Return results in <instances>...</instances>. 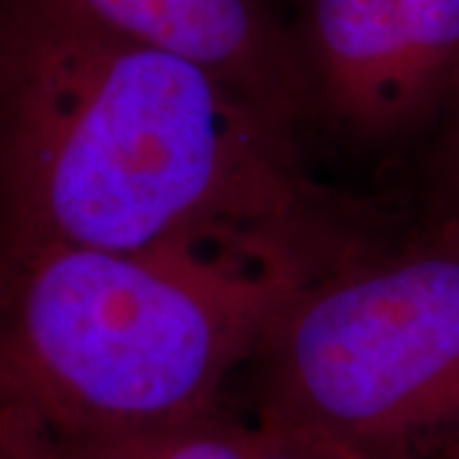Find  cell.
Instances as JSON below:
<instances>
[{
    "label": "cell",
    "mask_w": 459,
    "mask_h": 459,
    "mask_svg": "<svg viewBox=\"0 0 459 459\" xmlns=\"http://www.w3.org/2000/svg\"><path fill=\"white\" fill-rule=\"evenodd\" d=\"M0 246L362 255L296 135L65 0H0Z\"/></svg>",
    "instance_id": "obj_1"
},
{
    "label": "cell",
    "mask_w": 459,
    "mask_h": 459,
    "mask_svg": "<svg viewBox=\"0 0 459 459\" xmlns=\"http://www.w3.org/2000/svg\"><path fill=\"white\" fill-rule=\"evenodd\" d=\"M312 263L0 246V421L47 442L212 413Z\"/></svg>",
    "instance_id": "obj_2"
},
{
    "label": "cell",
    "mask_w": 459,
    "mask_h": 459,
    "mask_svg": "<svg viewBox=\"0 0 459 459\" xmlns=\"http://www.w3.org/2000/svg\"><path fill=\"white\" fill-rule=\"evenodd\" d=\"M261 424L365 459L459 429V225L296 289L263 334Z\"/></svg>",
    "instance_id": "obj_3"
},
{
    "label": "cell",
    "mask_w": 459,
    "mask_h": 459,
    "mask_svg": "<svg viewBox=\"0 0 459 459\" xmlns=\"http://www.w3.org/2000/svg\"><path fill=\"white\" fill-rule=\"evenodd\" d=\"M98 26L181 56L255 105L281 128L314 113L294 31L268 0H65Z\"/></svg>",
    "instance_id": "obj_4"
},
{
    "label": "cell",
    "mask_w": 459,
    "mask_h": 459,
    "mask_svg": "<svg viewBox=\"0 0 459 459\" xmlns=\"http://www.w3.org/2000/svg\"><path fill=\"white\" fill-rule=\"evenodd\" d=\"M296 49L314 110L380 135L424 113L395 0H299Z\"/></svg>",
    "instance_id": "obj_5"
},
{
    "label": "cell",
    "mask_w": 459,
    "mask_h": 459,
    "mask_svg": "<svg viewBox=\"0 0 459 459\" xmlns=\"http://www.w3.org/2000/svg\"><path fill=\"white\" fill-rule=\"evenodd\" d=\"M41 442L49 459H253L258 427H243L212 411L164 427Z\"/></svg>",
    "instance_id": "obj_6"
},
{
    "label": "cell",
    "mask_w": 459,
    "mask_h": 459,
    "mask_svg": "<svg viewBox=\"0 0 459 459\" xmlns=\"http://www.w3.org/2000/svg\"><path fill=\"white\" fill-rule=\"evenodd\" d=\"M424 110L459 80V0H395Z\"/></svg>",
    "instance_id": "obj_7"
},
{
    "label": "cell",
    "mask_w": 459,
    "mask_h": 459,
    "mask_svg": "<svg viewBox=\"0 0 459 459\" xmlns=\"http://www.w3.org/2000/svg\"><path fill=\"white\" fill-rule=\"evenodd\" d=\"M253 459H365L358 455H350L342 449H334L327 444L309 442L301 437L281 434L271 429L258 427V449Z\"/></svg>",
    "instance_id": "obj_8"
},
{
    "label": "cell",
    "mask_w": 459,
    "mask_h": 459,
    "mask_svg": "<svg viewBox=\"0 0 459 459\" xmlns=\"http://www.w3.org/2000/svg\"><path fill=\"white\" fill-rule=\"evenodd\" d=\"M0 459H49V455L41 439L0 421Z\"/></svg>",
    "instance_id": "obj_9"
},
{
    "label": "cell",
    "mask_w": 459,
    "mask_h": 459,
    "mask_svg": "<svg viewBox=\"0 0 459 459\" xmlns=\"http://www.w3.org/2000/svg\"><path fill=\"white\" fill-rule=\"evenodd\" d=\"M452 95H455V117H452V128H449L446 148H444V177L459 207V80L452 87ZM455 225H459V220Z\"/></svg>",
    "instance_id": "obj_10"
},
{
    "label": "cell",
    "mask_w": 459,
    "mask_h": 459,
    "mask_svg": "<svg viewBox=\"0 0 459 459\" xmlns=\"http://www.w3.org/2000/svg\"><path fill=\"white\" fill-rule=\"evenodd\" d=\"M449 449H452V459H459V429L449 434Z\"/></svg>",
    "instance_id": "obj_11"
}]
</instances>
